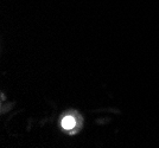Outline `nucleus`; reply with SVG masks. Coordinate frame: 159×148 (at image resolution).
<instances>
[{
    "label": "nucleus",
    "instance_id": "nucleus-1",
    "mask_svg": "<svg viewBox=\"0 0 159 148\" xmlns=\"http://www.w3.org/2000/svg\"><path fill=\"white\" fill-rule=\"evenodd\" d=\"M75 126H76V121H75V119H74L73 116H66L63 119V121H62V127L66 129V130L73 129Z\"/></svg>",
    "mask_w": 159,
    "mask_h": 148
}]
</instances>
